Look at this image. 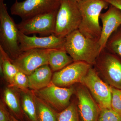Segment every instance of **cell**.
<instances>
[{
    "mask_svg": "<svg viewBox=\"0 0 121 121\" xmlns=\"http://www.w3.org/2000/svg\"><path fill=\"white\" fill-rule=\"evenodd\" d=\"M64 49L74 62L82 61L95 65L102 51L99 41L84 36L78 29L65 37Z\"/></svg>",
    "mask_w": 121,
    "mask_h": 121,
    "instance_id": "6da1fadb",
    "label": "cell"
},
{
    "mask_svg": "<svg viewBox=\"0 0 121 121\" xmlns=\"http://www.w3.org/2000/svg\"><path fill=\"white\" fill-rule=\"evenodd\" d=\"M82 15V21L78 30L84 36L99 41L102 27L99 24L100 15L109 4L106 0H80L77 1Z\"/></svg>",
    "mask_w": 121,
    "mask_h": 121,
    "instance_id": "7a4b0ae2",
    "label": "cell"
},
{
    "mask_svg": "<svg viewBox=\"0 0 121 121\" xmlns=\"http://www.w3.org/2000/svg\"><path fill=\"white\" fill-rule=\"evenodd\" d=\"M19 31L9 15L6 5L0 1V46L12 59L22 52L19 39Z\"/></svg>",
    "mask_w": 121,
    "mask_h": 121,
    "instance_id": "3957f363",
    "label": "cell"
},
{
    "mask_svg": "<svg viewBox=\"0 0 121 121\" xmlns=\"http://www.w3.org/2000/svg\"><path fill=\"white\" fill-rule=\"evenodd\" d=\"M82 21V15L76 0H61L56 16L54 35L65 38L78 30Z\"/></svg>",
    "mask_w": 121,
    "mask_h": 121,
    "instance_id": "277c9868",
    "label": "cell"
},
{
    "mask_svg": "<svg viewBox=\"0 0 121 121\" xmlns=\"http://www.w3.org/2000/svg\"><path fill=\"white\" fill-rule=\"evenodd\" d=\"M95 67L111 86L121 89V58L104 48L99 54Z\"/></svg>",
    "mask_w": 121,
    "mask_h": 121,
    "instance_id": "5b68a950",
    "label": "cell"
},
{
    "mask_svg": "<svg viewBox=\"0 0 121 121\" xmlns=\"http://www.w3.org/2000/svg\"><path fill=\"white\" fill-rule=\"evenodd\" d=\"M58 10L22 20L17 24L19 31L28 35L39 34L45 36L54 34Z\"/></svg>",
    "mask_w": 121,
    "mask_h": 121,
    "instance_id": "8992f818",
    "label": "cell"
},
{
    "mask_svg": "<svg viewBox=\"0 0 121 121\" xmlns=\"http://www.w3.org/2000/svg\"><path fill=\"white\" fill-rule=\"evenodd\" d=\"M61 0H16L11 6L12 15L26 19L40 14L58 10Z\"/></svg>",
    "mask_w": 121,
    "mask_h": 121,
    "instance_id": "52a82bcc",
    "label": "cell"
},
{
    "mask_svg": "<svg viewBox=\"0 0 121 121\" xmlns=\"http://www.w3.org/2000/svg\"><path fill=\"white\" fill-rule=\"evenodd\" d=\"M81 83L90 91L100 109L111 108V86L102 80L96 69L93 68L92 66L90 68Z\"/></svg>",
    "mask_w": 121,
    "mask_h": 121,
    "instance_id": "ba28073f",
    "label": "cell"
},
{
    "mask_svg": "<svg viewBox=\"0 0 121 121\" xmlns=\"http://www.w3.org/2000/svg\"><path fill=\"white\" fill-rule=\"evenodd\" d=\"M34 91L39 97L59 112L70 105L71 98L75 91L73 87H61L51 82L46 87Z\"/></svg>",
    "mask_w": 121,
    "mask_h": 121,
    "instance_id": "9c48e42d",
    "label": "cell"
},
{
    "mask_svg": "<svg viewBox=\"0 0 121 121\" xmlns=\"http://www.w3.org/2000/svg\"><path fill=\"white\" fill-rule=\"evenodd\" d=\"M51 49H32L22 52L12 62L19 70L28 75L43 65L48 64Z\"/></svg>",
    "mask_w": 121,
    "mask_h": 121,
    "instance_id": "30bf717a",
    "label": "cell"
},
{
    "mask_svg": "<svg viewBox=\"0 0 121 121\" xmlns=\"http://www.w3.org/2000/svg\"><path fill=\"white\" fill-rule=\"evenodd\" d=\"M91 66L85 62H73L60 70L54 72L51 82L57 86L63 87L77 83H81Z\"/></svg>",
    "mask_w": 121,
    "mask_h": 121,
    "instance_id": "8fae6325",
    "label": "cell"
},
{
    "mask_svg": "<svg viewBox=\"0 0 121 121\" xmlns=\"http://www.w3.org/2000/svg\"><path fill=\"white\" fill-rule=\"evenodd\" d=\"M19 39L22 52L32 49H64L65 38L58 37L54 34L44 37L35 35L30 36L19 31Z\"/></svg>",
    "mask_w": 121,
    "mask_h": 121,
    "instance_id": "7c38bea8",
    "label": "cell"
},
{
    "mask_svg": "<svg viewBox=\"0 0 121 121\" xmlns=\"http://www.w3.org/2000/svg\"><path fill=\"white\" fill-rule=\"evenodd\" d=\"M79 121H98L100 108L89 91L83 85L76 90Z\"/></svg>",
    "mask_w": 121,
    "mask_h": 121,
    "instance_id": "4fadbf2b",
    "label": "cell"
},
{
    "mask_svg": "<svg viewBox=\"0 0 121 121\" xmlns=\"http://www.w3.org/2000/svg\"><path fill=\"white\" fill-rule=\"evenodd\" d=\"M99 18L102 26L99 43L102 50L105 47L111 35L121 25V10L110 5L108 10L104 13H101Z\"/></svg>",
    "mask_w": 121,
    "mask_h": 121,
    "instance_id": "5bb4252c",
    "label": "cell"
},
{
    "mask_svg": "<svg viewBox=\"0 0 121 121\" xmlns=\"http://www.w3.org/2000/svg\"><path fill=\"white\" fill-rule=\"evenodd\" d=\"M53 72L48 64L43 65L28 75L30 90L36 91L51 82Z\"/></svg>",
    "mask_w": 121,
    "mask_h": 121,
    "instance_id": "9a60e30c",
    "label": "cell"
},
{
    "mask_svg": "<svg viewBox=\"0 0 121 121\" xmlns=\"http://www.w3.org/2000/svg\"><path fill=\"white\" fill-rule=\"evenodd\" d=\"M3 98L5 104L14 117L20 121H23L24 114L22 110L18 90L9 86L5 87L3 91Z\"/></svg>",
    "mask_w": 121,
    "mask_h": 121,
    "instance_id": "2e32d148",
    "label": "cell"
},
{
    "mask_svg": "<svg viewBox=\"0 0 121 121\" xmlns=\"http://www.w3.org/2000/svg\"><path fill=\"white\" fill-rule=\"evenodd\" d=\"M17 90L24 115L29 121H38L34 91L30 89L26 91Z\"/></svg>",
    "mask_w": 121,
    "mask_h": 121,
    "instance_id": "e0dca14e",
    "label": "cell"
},
{
    "mask_svg": "<svg viewBox=\"0 0 121 121\" xmlns=\"http://www.w3.org/2000/svg\"><path fill=\"white\" fill-rule=\"evenodd\" d=\"M19 71L12 62L9 55L0 46V73L8 83L9 86L12 87L14 78Z\"/></svg>",
    "mask_w": 121,
    "mask_h": 121,
    "instance_id": "ac0fdd59",
    "label": "cell"
},
{
    "mask_svg": "<svg viewBox=\"0 0 121 121\" xmlns=\"http://www.w3.org/2000/svg\"><path fill=\"white\" fill-rule=\"evenodd\" d=\"M74 62L64 49L50 50L48 65L53 72L58 71Z\"/></svg>",
    "mask_w": 121,
    "mask_h": 121,
    "instance_id": "d6986e66",
    "label": "cell"
},
{
    "mask_svg": "<svg viewBox=\"0 0 121 121\" xmlns=\"http://www.w3.org/2000/svg\"><path fill=\"white\" fill-rule=\"evenodd\" d=\"M34 93L38 121H57L58 112Z\"/></svg>",
    "mask_w": 121,
    "mask_h": 121,
    "instance_id": "ffe728a7",
    "label": "cell"
},
{
    "mask_svg": "<svg viewBox=\"0 0 121 121\" xmlns=\"http://www.w3.org/2000/svg\"><path fill=\"white\" fill-rule=\"evenodd\" d=\"M105 48L121 58V25L108 39Z\"/></svg>",
    "mask_w": 121,
    "mask_h": 121,
    "instance_id": "44dd1931",
    "label": "cell"
},
{
    "mask_svg": "<svg viewBox=\"0 0 121 121\" xmlns=\"http://www.w3.org/2000/svg\"><path fill=\"white\" fill-rule=\"evenodd\" d=\"M57 121H79L77 105L71 103L66 108L58 113Z\"/></svg>",
    "mask_w": 121,
    "mask_h": 121,
    "instance_id": "7402d4cb",
    "label": "cell"
},
{
    "mask_svg": "<svg viewBox=\"0 0 121 121\" xmlns=\"http://www.w3.org/2000/svg\"><path fill=\"white\" fill-rule=\"evenodd\" d=\"M98 121H121V115L110 108H101Z\"/></svg>",
    "mask_w": 121,
    "mask_h": 121,
    "instance_id": "603a6c76",
    "label": "cell"
},
{
    "mask_svg": "<svg viewBox=\"0 0 121 121\" xmlns=\"http://www.w3.org/2000/svg\"><path fill=\"white\" fill-rule=\"evenodd\" d=\"M12 87L21 91L30 89L27 75L19 70L14 78L13 86Z\"/></svg>",
    "mask_w": 121,
    "mask_h": 121,
    "instance_id": "cb8c5ba5",
    "label": "cell"
},
{
    "mask_svg": "<svg viewBox=\"0 0 121 121\" xmlns=\"http://www.w3.org/2000/svg\"><path fill=\"white\" fill-rule=\"evenodd\" d=\"M111 87V108L121 115V89Z\"/></svg>",
    "mask_w": 121,
    "mask_h": 121,
    "instance_id": "d4e9b609",
    "label": "cell"
},
{
    "mask_svg": "<svg viewBox=\"0 0 121 121\" xmlns=\"http://www.w3.org/2000/svg\"><path fill=\"white\" fill-rule=\"evenodd\" d=\"M0 101V121H10V114L7 110L5 104Z\"/></svg>",
    "mask_w": 121,
    "mask_h": 121,
    "instance_id": "484cf974",
    "label": "cell"
},
{
    "mask_svg": "<svg viewBox=\"0 0 121 121\" xmlns=\"http://www.w3.org/2000/svg\"><path fill=\"white\" fill-rule=\"evenodd\" d=\"M110 5L115 6L121 10V0H106Z\"/></svg>",
    "mask_w": 121,
    "mask_h": 121,
    "instance_id": "4316f807",
    "label": "cell"
},
{
    "mask_svg": "<svg viewBox=\"0 0 121 121\" xmlns=\"http://www.w3.org/2000/svg\"><path fill=\"white\" fill-rule=\"evenodd\" d=\"M10 121H21L20 120H18L17 118L13 115L10 114Z\"/></svg>",
    "mask_w": 121,
    "mask_h": 121,
    "instance_id": "83f0119b",
    "label": "cell"
},
{
    "mask_svg": "<svg viewBox=\"0 0 121 121\" xmlns=\"http://www.w3.org/2000/svg\"><path fill=\"white\" fill-rule=\"evenodd\" d=\"M5 0H0V1H4V2Z\"/></svg>",
    "mask_w": 121,
    "mask_h": 121,
    "instance_id": "f1b7e54d",
    "label": "cell"
},
{
    "mask_svg": "<svg viewBox=\"0 0 121 121\" xmlns=\"http://www.w3.org/2000/svg\"><path fill=\"white\" fill-rule=\"evenodd\" d=\"M76 0L77 1H78L80 0Z\"/></svg>",
    "mask_w": 121,
    "mask_h": 121,
    "instance_id": "f546056e",
    "label": "cell"
}]
</instances>
